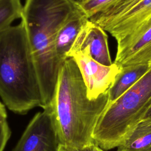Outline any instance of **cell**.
<instances>
[{"label": "cell", "instance_id": "obj_18", "mask_svg": "<svg viewBox=\"0 0 151 151\" xmlns=\"http://www.w3.org/2000/svg\"><path fill=\"white\" fill-rule=\"evenodd\" d=\"M142 119H151V106L149 107V108L145 114L142 120Z\"/></svg>", "mask_w": 151, "mask_h": 151}, {"label": "cell", "instance_id": "obj_14", "mask_svg": "<svg viewBox=\"0 0 151 151\" xmlns=\"http://www.w3.org/2000/svg\"><path fill=\"white\" fill-rule=\"evenodd\" d=\"M117 0H85L79 2L80 6L88 18L111 6Z\"/></svg>", "mask_w": 151, "mask_h": 151}, {"label": "cell", "instance_id": "obj_10", "mask_svg": "<svg viewBox=\"0 0 151 151\" xmlns=\"http://www.w3.org/2000/svg\"><path fill=\"white\" fill-rule=\"evenodd\" d=\"M89 19L81 9L77 11L62 25L55 37L54 49L57 59L63 65L80 30Z\"/></svg>", "mask_w": 151, "mask_h": 151}, {"label": "cell", "instance_id": "obj_2", "mask_svg": "<svg viewBox=\"0 0 151 151\" xmlns=\"http://www.w3.org/2000/svg\"><path fill=\"white\" fill-rule=\"evenodd\" d=\"M107 91L96 99L90 100L76 63L72 58L65 60L48 110L52 115L61 145L83 147L95 143L93 134L108 105Z\"/></svg>", "mask_w": 151, "mask_h": 151}, {"label": "cell", "instance_id": "obj_4", "mask_svg": "<svg viewBox=\"0 0 151 151\" xmlns=\"http://www.w3.org/2000/svg\"><path fill=\"white\" fill-rule=\"evenodd\" d=\"M151 106V67L130 88L108 104L94 128L93 138L103 150L117 147Z\"/></svg>", "mask_w": 151, "mask_h": 151}, {"label": "cell", "instance_id": "obj_17", "mask_svg": "<svg viewBox=\"0 0 151 151\" xmlns=\"http://www.w3.org/2000/svg\"><path fill=\"white\" fill-rule=\"evenodd\" d=\"M7 112L6 110L5 106L0 102V124L6 122Z\"/></svg>", "mask_w": 151, "mask_h": 151}, {"label": "cell", "instance_id": "obj_11", "mask_svg": "<svg viewBox=\"0 0 151 151\" xmlns=\"http://www.w3.org/2000/svg\"><path fill=\"white\" fill-rule=\"evenodd\" d=\"M150 67L151 65H137L122 68L107 91L108 104L115 101L130 88Z\"/></svg>", "mask_w": 151, "mask_h": 151}, {"label": "cell", "instance_id": "obj_7", "mask_svg": "<svg viewBox=\"0 0 151 151\" xmlns=\"http://www.w3.org/2000/svg\"><path fill=\"white\" fill-rule=\"evenodd\" d=\"M117 43L114 63L120 68L137 65H151V17Z\"/></svg>", "mask_w": 151, "mask_h": 151}, {"label": "cell", "instance_id": "obj_1", "mask_svg": "<svg viewBox=\"0 0 151 151\" xmlns=\"http://www.w3.org/2000/svg\"><path fill=\"white\" fill-rule=\"evenodd\" d=\"M79 9L77 0H25L23 5L21 22L37 68L43 110L51 107L62 67L54 52L55 37Z\"/></svg>", "mask_w": 151, "mask_h": 151}, {"label": "cell", "instance_id": "obj_16", "mask_svg": "<svg viewBox=\"0 0 151 151\" xmlns=\"http://www.w3.org/2000/svg\"><path fill=\"white\" fill-rule=\"evenodd\" d=\"M97 146L95 143L83 147L65 146L60 145L58 151H97Z\"/></svg>", "mask_w": 151, "mask_h": 151}, {"label": "cell", "instance_id": "obj_3", "mask_svg": "<svg viewBox=\"0 0 151 151\" xmlns=\"http://www.w3.org/2000/svg\"><path fill=\"white\" fill-rule=\"evenodd\" d=\"M0 97L16 114L42 106L37 68L21 22L0 34Z\"/></svg>", "mask_w": 151, "mask_h": 151}, {"label": "cell", "instance_id": "obj_20", "mask_svg": "<svg viewBox=\"0 0 151 151\" xmlns=\"http://www.w3.org/2000/svg\"><path fill=\"white\" fill-rule=\"evenodd\" d=\"M79 2H83V1H85V0H77Z\"/></svg>", "mask_w": 151, "mask_h": 151}, {"label": "cell", "instance_id": "obj_13", "mask_svg": "<svg viewBox=\"0 0 151 151\" xmlns=\"http://www.w3.org/2000/svg\"><path fill=\"white\" fill-rule=\"evenodd\" d=\"M22 8L20 0H0V34L21 18Z\"/></svg>", "mask_w": 151, "mask_h": 151}, {"label": "cell", "instance_id": "obj_12", "mask_svg": "<svg viewBox=\"0 0 151 151\" xmlns=\"http://www.w3.org/2000/svg\"><path fill=\"white\" fill-rule=\"evenodd\" d=\"M117 147V151H151V119L141 120Z\"/></svg>", "mask_w": 151, "mask_h": 151}, {"label": "cell", "instance_id": "obj_9", "mask_svg": "<svg viewBox=\"0 0 151 151\" xmlns=\"http://www.w3.org/2000/svg\"><path fill=\"white\" fill-rule=\"evenodd\" d=\"M76 52H81L104 65H111V61L108 37L106 31L90 19L83 27L75 40L68 58Z\"/></svg>", "mask_w": 151, "mask_h": 151}, {"label": "cell", "instance_id": "obj_8", "mask_svg": "<svg viewBox=\"0 0 151 151\" xmlns=\"http://www.w3.org/2000/svg\"><path fill=\"white\" fill-rule=\"evenodd\" d=\"M69 58L76 63L90 100L96 99L107 92L121 70L114 63L109 66L104 65L81 52L74 53Z\"/></svg>", "mask_w": 151, "mask_h": 151}, {"label": "cell", "instance_id": "obj_19", "mask_svg": "<svg viewBox=\"0 0 151 151\" xmlns=\"http://www.w3.org/2000/svg\"><path fill=\"white\" fill-rule=\"evenodd\" d=\"M97 151H104L103 149H101V148H100L99 146H97Z\"/></svg>", "mask_w": 151, "mask_h": 151}, {"label": "cell", "instance_id": "obj_15", "mask_svg": "<svg viewBox=\"0 0 151 151\" xmlns=\"http://www.w3.org/2000/svg\"><path fill=\"white\" fill-rule=\"evenodd\" d=\"M11 132L7 121L0 124V151H4L11 136Z\"/></svg>", "mask_w": 151, "mask_h": 151}, {"label": "cell", "instance_id": "obj_6", "mask_svg": "<svg viewBox=\"0 0 151 151\" xmlns=\"http://www.w3.org/2000/svg\"><path fill=\"white\" fill-rule=\"evenodd\" d=\"M60 143L51 112L34 116L12 151H58Z\"/></svg>", "mask_w": 151, "mask_h": 151}, {"label": "cell", "instance_id": "obj_5", "mask_svg": "<svg viewBox=\"0 0 151 151\" xmlns=\"http://www.w3.org/2000/svg\"><path fill=\"white\" fill-rule=\"evenodd\" d=\"M150 17L151 0H117L89 19L109 32L118 42Z\"/></svg>", "mask_w": 151, "mask_h": 151}]
</instances>
